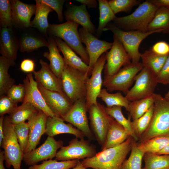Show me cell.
Listing matches in <instances>:
<instances>
[{"instance_id": "1", "label": "cell", "mask_w": 169, "mask_h": 169, "mask_svg": "<svg viewBox=\"0 0 169 169\" xmlns=\"http://www.w3.org/2000/svg\"><path fill=\"white\" fill-rule=\"evenodd\" d=\"M133 139L130 136L119 145L101 150L92 157L83 159L81 163L86 168L120 169L131 150Z\"/></svg>"}, {"instance_id": "2", "label": "cell", "mask_w": 169, "mask_h": 169, "mask_svg": "<svg viewBox=\"0 0 169 169\" xmlns=\"http://www.w3.org/2000/svg\"><path fill=\"white\" fill-rule=\"evenodd\" d=\"M154 110L152 119L139 142L159 136H169V100L154 93Z\"/></svg>"}, {"instance_id": "3", "label": "cell", "mask_w": 169, "mask_h": 169, "mask_svg": "<svg viewBox=\"0 0 169 169\" xmlns=\"http://www.w3.org/2000/svg\"><path fill=\"white\" fill-rule=\"evenodd\" d=\"M158 8L147 0L140 4L131 14L116 17L113 21L116 26L123 30L147 32L149 24Z\"/></svg>"}, {"instance_id": "4", "label": "cell", "mask_w": 169, "mask_h": 169, "mask_svg": "<svg viewBox=\"0 0 169 169\" xmlns=\"http://www.w3.org/2000/svg\"><path fill=\"white\" fill-rule=\"evenodd\" d=\"M79 25L71 20H68L60 24H49L47 31L52 36L63 40L74 51L79 55L83 61L88 65L89 56L80 37L78 31Z\"/></svg>"}, {"instance_id": "5", "label": "cell", "mask_w": 169, "mask_h": 169, "mask_svg": "<svg viewBox=\"0 0 169 169\" xmlns=\"http://www.w3.org/2000/svg\"><path fill=\"white\" fill-rule=\"evenodd\" d=\"M3 138L0 146L3 149L5 164L7 168L21 169L23 153L21 150L14 130V125L8 115L4 116L3 123Z\"/></svg>"}, {"instance_id": "6", "label": "cell", "mask_w": 169, "mask_h": 169, "mask_svg": "<svg viewBox=\"0 0 169 169\" xmlns=\"http://www.w3.org/2000/svg\"><path fill=\"white\" fill-rule=\"evenodd\" d=\"M108 30L112 32L114 36L121 42L130 56L131 62L134 63L139 62L141 54L139 52V48L142 40L153 33L162 32V30L161 29L147 32L125 31L112 24L105 27L103 31Z\"/></svg>"}, {"instance_id": "7", "label": "cell", "mask_w": 169, "mask_h": 169, "mask_svg": "<svg viewBox=\"0 0 169 169\" xmlns=\"http://www.w3.org/2000/svg\"><path fill=\"white\" fill-rule=\"evenodd\" d=\"M85 74L65 64L60 80L64 92L73 104L77 100L86 98V80Z\"/></svg>"}, {"instance_id": "8", "label": "cell", "mask_w": 169, "mask_h": 169, "mask_svg": "<svg viewBox=\"0 0 169 169\" xmlns=\"http://www.w3.org/2000/svg\"><path fill=\"white\" fill-rule=\"evenodd\" d=\"M143 68L141 63L131 62L124 66L116 74L105 75L103 85L107 91H120L126 94L138 73Z\"/></svg>"}, {"instance_id": "9", "label": "cell", "mask_w": 169, "mask_h": 169, "mask_svg": "<svg viewBox=\"0 0 169 169\" xmlns=\"http://www.w3.org/2000/svg\"><path fill=\"white\" fill-rule=\"evenodd\" d=\"M80 139L73 138L68 146H62L57 151L55 159L59 161L79 160L94 156L97 153L94 146L84 138Z\"/></svg>"}, {"instance_id": "10", "label": "cell", "mask_w": 169, "mask_h": 169, "mask_svg": "<svg viewBox=\"0 0 169 169\" xmlns=\"http://www.w3.org/2000/svg\"><path fill=\"white\" fill-rule=\"evenodd\" d=\"M134 81V85L125 96L130 102L153 95L158 84L156 76L145 67L136 75Z\"/></svg>"}, {"instance_id": "11", "label": "cell", "mask_w": 169, "mask_h": 169, "mask_svg": "<svg viewBox=\"0 0 169 169\" xmlns=\"http://www.w3.org/2000/svg\"><path fill=\"white\" fill-rule=\"evenodd\" d=\"M88 111L91 130L102 147L105 144L112 117L107 113L105 107L98 102L92 105Z\"/></svg>"}, {"instance_id": "12", "label": "cell", "mask_w": 169, "mask_h": 169, "mask_svg": "<svg viewBox=\"0 0 169 169\" xmlns=\"http://www.w3.org/2000/svg\"><path fill=\"white\" fill-rule=\"evenodd\" d=\"M79 33L82 42L86 45V50L89 56L87 76L89 77L98 59L103 54L111 48L113 43L98 39L93 34L82 27L79 29Z\"/></svg>"}, {"instance_id": "13", "label": "cell", "mask_w": 169, "mask_h": 169, "mask_svg": "<svg viewBox=\"0 0 169 169\" xmlns=\"http://www.w3.org/2000/svg\"><path fill=\"white\" fill-rule=\"evenodd\" d=\"M63 145L62 140L56 141L54 137L48 136L40 146L24 154L23 160L27 165L30 166L41 161L52 159L55 157L58 150Z\"/></svg>"}, {"instance_id": "14", "label": "cell", "mask_w": 169, "mask_h": 169, "mask_svg": "<svg viewBox=\"0 0 169 169\" xmlns=\"http://www.w3.org/2000/svg\"><path fill=\"white\" fill-rule=\"evenodd\" d=\"M106 61L105 54H103L95 64L91 76L86 80V103L88 110L93 105L97 103V98L102 89L103 81L102 71Z\"/></svg>"}, {"instance_id": "15", "label": "cell", "mask_w": 169, "mask_h": 169, "mask_svg": "<svg viewBox=\"0 0 169 169\" xmlns=\"http://www.w3.org/2000/svg\"><path fill=\"white\" fill-rule=\"evenodd\" d=\"M110 50L105 53L107 63L105 66V75L117 73L122 66L131 63V59L121 42L115 36Z\"/></svg>"}, {"instance_id": "16", "label": "cell", "mask_w": 169, "mask_h": 169, "mask_svg": "<svg viewBox=\"0 0 169 169\" xmlns=\"http://www.w3.org/2000/svg\"><path fill=\"white\" fill-rule=\"evenodd\" d=\"M86 98L79 99L74 102L69 112L63 118L81 131L88 139H94L88 123Z\"/></svg>"}, {"instance_id": "17", "label": "cell", "mask_w": 169, "mask_h": 169, "mask_svg": "<svg viewBox=\"0 0 169 169\" xmlns=\"http://www.w3.org/2000/svg\"><path fill=\"white\" fill-rule=\"evenodd\" d=\"M33 73H28L23 80L25 94L23 102H29L48 116H57L49 108L39 91L37 82L34 79Z\"/></svg>"}, {"instance_id": "18", "label": "cell", "mask_w": 169, "mask_h": 169, "mask_svg": "<svg viewBox=\"0 0 169 169\" xmlns=\"http://www.w3.org/2000/svg\"><path fill=\"white\" fill-rule=\"evenodd\" d=\"M38 88L47 105L57 116L63 118L71 109L73 104L65 95L47 90L38 83Z\"/></svg>"}, {"instance_id": "19", "label": "cell", "mask_w": 169, "mask_h": 169, "mask_svg": "<svg viewBox=\"0 0 169 169\" xmlns=\"http://www.w3.org/2000/svg\"><path fill=\"white\" fill-rule=\"evenodd\" d=\"M47 117L44 112L39 110L37 113L28 120L27 122L29 129V138L24 154L35 149L42 136L45 133Z\"/></svg>"}, {"instance_id": "20", "label": "cell", "mask_w": 169, "mask_h": 169, "mask_svg": "<svg viewBox=\"0 0 169 169\" xmlns=\"http://www.w3.org/2000/svg\"><path fill=\"white\" fill-rule=\"evenodd\" d=\"M10 3L13 24L22 28L30 27L31 18L36 12V5L18 0H10Z\"/></svg>"}, {"instance_id": "21", "label": "cell", "mask_w": 169, "mask_h": 169, "mask_svg": "<svg viewBox=\"0 0 169 169\" xmlns=\"http://www.w3.org/2000/svg\"><path fill=\"white\" fill-rule=\"evenodd\" d=\"M39 63L41 66L40 69L33 72L35 80L47 90L56 91L65 95L61 80L52 71L49 65L42 59H40Z\"/></svg>"}, {"instance_id": "22", "label": "cell", "mask_w": 169, "mask_h": 169, "mask_svg": "<svg viewBox=\"0 0 169 169\" xmlns=\"http://www.w3.org/2000/svg\"><path fill=\"white\" fill-rule=\"evenodd\" d=\"M19 49V41L12 27H1L0 37V53L1 56L15 61Z\"/></svg>"}, {"instance_id": "23", "label": "cell", "mask_w": 169, "mask_h": 169, "mask_svg": "<svg viewBox=\"0 0 169 169\" xmlns=\"http://www.w3.org/2000/svg\"><path fill=\"white\" fill-rule=\"evenodd\" d=\"M65 18L67 21L71 20L94 34L96 30L90 19V16L86 8V5L79 6L70 4L65 12Z\"/></svg>"}, {"instance_id": "24", "label": "cell", "mask_w": 169, "mask_h": 169, "mask_svg": "<svg viewBox=\"0 0 169 169\" xmlns=\"http://www.w3.org/2000/svg\"><path fill=\"white\" fill-rule=\"evenodd\" d=\"M62 118L57 116H48L45 134L52 137L62 134H69L78 138H84L85 136L81 131L70 123L66 124Z\"/></svg>"}, {"instance_id": "25", "label": "cell", "mask_w": 169, "mask_h": 169, "mask_svg": "<svg viewBox=\"0 0 169 169\" xmlns=\"http://www.w3.org/2000/svg\"><path fill=\"white\" fill-rule=\"evenodd\" d=\"M131 136L129 132L112 117L110 121L106 140L101 150L117 146Z\"/></svg>"}, {"instance_id": "26", "label": "cell", "mask_w": 169, "mask_h": 169, "mask_svg": "<svg viewBox=\"0 0 169 169\" xmlns=\"http://www.w3.org/2000/svg\"><path fill=\"white\" fill-rule=\"evenodd\" d=\"M58 47L62 53L65 64L84 73L87 78L89 67L72 49L60 38L54 37Z\"/></svg>"}, {"instance_id": "27", "label": "cell", "mask_w": 169, "mask_h": 169, "mask_svg": "<svg viewBox=\"0 0 169 169\" xmlns=\"http://www.w3.org/2000/svg\"><path fill=\"white\" fill-rule=\"evenodd\" d=\"M47 41L49 52H44L43 56L49 61L50 69L60 80L65 64L64 59L60 55L59 50L54 38L50 37Z\"/></svg>"}, {"instance_id": "28", "label": "cell", "mask_w": 169, "mask_h": 169, "mask_svg": "<svg viewBox=\"0 0 169 169\" xmlns=\"http://www.w3.org/2000/svg\"><path fill=\"white\" fill-rule=\"evenodd\" d=\"M35 2V15L31 22L30 27L36 28L42 33L46 34L49 25L48 21V16L53 10L41 0H36Z\"/></svg>"}, {"instance_id": "29", "label": "cell", "mask_w": 169, "mask_h": 169, "mask_svg": "<svg viewBox=\"0 0 169 169\" xmlns=\"http://www.w3.org/2000/svg\"><path fill=\"white\" fill-rule=\"evenodd\" d=\"M169 55H159L151 49L145 51L141 54V58L143 67L148 69L156 76L161 70Z\"/></svg>"}, {"instance_id": "30", "label": "cell", "mask_w": 169, "mask_h": 169, "mask_svg": "<svg viewBox=\"0 0 169 169\" xmlns=\"http://www.w3.org/2000/svg\"><path fill=\"white\" fill-rule=\"evenodd\" d=\"M15 61L2 56L0 57V96L6 95L15 81L8 73L9 68L14 66Z\"/></svg>"}, {"instance_id": "31", "label": "cell", "mask_w": 169, "mask_h": 169, "mask_svg": "<svg viewBox=\"0 0 169 169\" xmlns=\"http://www.w3.org/2000/svg\"><path fill=\"white\" fill-rule=\"evenodd\" d=\"M39 110L29 102H22L21 105L17 106L8 116L10 122L16 125L30 119L37 113Z\"/></svg>"}, {"instance_id": "32", "label": "cell", "mask_w": 169, "mask_h": 169, "mask_svg": "<svg viewBox=\"0 0 169 169\" xmlns=\"http://www.w3.org/2000/svg\"><path fill=\"white\" fill-rule=\"evenodd\" d=\"M169 145V136H159L137 143L139 149L145 153L157 154Z\"/></svg>"}, {"instance_id": "33", "label": "cell", "mask_w": 169, "mask_h": 169, "mask_svg": "<svg viewBox=\"0 0 169 169\" xmlns=\"http://www.w3.org/2000/svg\"><path fill=\"white\" fill-rule=\"evenodd\" d=\"M159 29L169 34V10L163 7L158 8L148 27V31Z\"/></svg>"}, {"instance_id": "34", "label": "cell", "mask_w": 169, "mask_h": 169, "mask_svg": "<svg viewBox=\"0 0 169 169\" xmlns=\"http://www.w3.org/2000/svg\"><path fill=\"white\" fill-rule=\"evenodd\" d=\"M153 94L150 96L130 102L128 111L129 116L133 120L141 117L154 104Z\"/></svg>"}, {"instance_id": "35", "label": "cell", "mask_w": 169, "mask_h": 169, "mask_svg": "<svg viewBox=\"0 0 169 169\" xmlns=\"http://www.w3.org/2000/svg\"><path fill=\"white\" fill-rule=\"evenodd\" d=\"M98 98H100L106 104V107L121 106L128 111L130 101L120 92L115 93H109L105 88L102 89Z\"/></svg>"}, {"instance_id": "36", "label": "cell", "mask_w": 169, "mask_h": 169, "mask_svg": "<svg viewBox=\"0 0 169 169\" xmlns=\"http://www.w3.org/2000/svg\"><path fill=\"white\" fill-rule=\"evenodd\" d=\"M19 49L21 52H29L39 48L47 47L48 42L43 38L26 34L23 35L19 41Z\"/></svg>"}, {"instance_id": "37", "label": "cell", "mask_w": 169, "mask_h": 169, "mask_svg": "<svg viewBox=\"0 0 169 169\" xmlns=\"http://www.w3.org/2000/svg\"><path fill=\"white\" fill-rule=\"evenodd\" d=\"M143 159L145 166L142 169H169V155L146 153Z\"/></svg>"}, {"instance_id": "38", "label": "cell", "mask_w": 169, "mask_h": 169, "mask_svg": "<svg viewBox=\"0 0 169 169\" xmlns=\"http://www.w3.org/2000/svg\"><path fill=\"white\" fill-rule=\"evenodd\" d=\"M100 10L99 21L98 28L96 30V37H100L104 29L110 21L113 20L116 17L111 9L108 1L99 0Z\"/></svg>"}, {"instance_id": "39", "label": "cell", "mask_w": 169, "mask_h": 169, "mask_svg": "<svg viewBox=\"0 0 169 169\" xmlns=\"http://www.w3.org/2000/svg\"><path fill=\"white\" fill-rule=\"evenodd\" d=\"M131 151L130 156L124 161L120 169H142V161L145 153L139 149L137 143L133 138Z\"/></svg>"}, {"instance_id": "40", "label": "cell", "mask_w": 169, "mask_h": 169, "mask_svg": "<svg viewBox=\"0 0 169 169\" xmlns=\"http://www.w3.org/2000/svg\"><path fill=\"white\" fill-rule=\"evenodd\" d=\"M122 106H117L110 107H106L105 109L107 113L126 129L129 132L131 136L137 141L139 139L132 129L131 118L129 116L128 119L125 117L122 112Z\"/></svg>"}, {"instance_id": "41", "label": "cell", "mask_w": 169, "mask_h": 169, "mask_svg": "<svg viewBox=\"0 0 169 169\" xmlns=\"http://www.w3.org/2000/svg\"><path fill=\"white\" fill-rule=\"evenodd\" d=\"M154 104L142 116L131 121L132 129L139 140L151 122L154 110Z\"/></svg>"}, {"instance_id": "42", "label": "cell", "mask_w": 169, "mask_h": 169, "mask_svg": "<svg viewBox=\"0 0 169 169\" xmlns=\"http://www.w3.org/2000/svg\"><path fill=\"white\" fill-rule=\"evenodd\" d=\"M79 160L66 161L50 159L43 161L39 164L29 166L28 169H71L77 164Z\"/></svg>"}, {"instance_id": "43", "label": "cell", "mask_w": 169, "mask_h": 169, "mask_svg": "<svg viewBox=\"0 0 169 169\" xmlns=\"http://www.w3.org/2000/svg\"><path fill=\"white\" fill-rule=\"evenodd\" d=\"M0 22L1 27H12L10 0H0Z\"/></svg>"}, {"instance_id": "44", "label": "cell", "mask_w": 169, "mask_h": 169, "mask_svg": "<svg viewBox=\"0 0 169 169\" xmlns=\"http://www.w3.org/2000/svg\"><path fill=\"white\" fill-rule=\"evenodd\" d=\"M15 132L23 153L28 145L29 134V127L28 122H23L14 125Z\"/></svg>"}, {"instance_id": "45", "label": "cell", "mask_w": 169, "mask_h": 169, "mask_svg": "<svg viewBox=\"0 0 169 169\" xmlns=\"http://www.w3.org/2000/svg\"><path fill=\"white\" fill-rule=\"evenodd\" d=\"M108 2L115 14L121 12L128 11L139 3L136 0H112Z\"/></svg>"}, {"instance_id": "46", "label": "cell", "mask_w": 169, "mask_h": 169, "mask_svg": "<svg viewBox=\"0 0 169 169\" xmlns=\"http://www.w3.org/2000/svg\"><path fill=\"white\" fill-rule=\"evenodd\" d=\"M25 94L23 84L13 85L9 89L6 95L13 102L18 103L23 101Z\"/></svg>"}, {"instance_id": "47", "label": "cell", "mask_w": 169, "mask_h": 169, "mask_svg": "<svg viewBox=\"0 0 169 169\" xmlns=\"http://www.w3.org/2000/svg\"><path fill=\"white\" fill-rule=\"evenodd\" d=\"M18 104L12 100L7 95L0 96V116L6 114H9L18 106Z\"/></svg>"}, {"instance_id": "48", "label": "cell", "mask_w": 169, "mask_h": 169, "mask_svg": "<svg viewBox=\"0 0 169 169\" xmlns=\"http://www.w3.org/2000/svg\"><path fill=\"white\" fill-rule=\"evenodd\" d=\"M41 1L49 6L57 13L59 22L63 19V6L65 0H41Z\"/></svg>"}, {"instance_id": "49", "label": "cell", "mask_w": 169, "mask_h": 169, "mask_svg": "<svg viewBox=\"0 0 169 169\" xmlns=\"http://www.w3.org/2000/svg\"><path fill=\"white\" fill-rule=\"evenodd\" d=\"M158 83L169 84V55L159 74L156 76Z\"/></svg>"}, {"instance_id": "50", "label": "cell", "mask_w": 169, "mask_h": 169, "mask_svg": "<svg viewBox=\"0 0 169 169\" xmlns=\"http://www.w3.org/2000/svg\"><path fill=\"white\" fill-rule=\"evenodd\" d=\"M151 50L158 55L168 56L169 55V44L165 41H159L152 46Z\"/></svg>"}, {"instance_id": "51", "label": "cell", "mask_w": 169, "mask_h": 169, "mask_svg": "<svg viewBox=\"0 0 169 169\" xmlns=\"http://www.w3.org/2000/svg\"><path fill=\"white\" fill-rule=\"evenodd\" d=\"M35 64L32 59H23L20 64V69L26 73H33L34 70Z\"/></svg>"}, {"instance_id": "52", "label": "cell", "mask_w": 169, "mask_h": 169, "mask_svg": "<svg viewBox=\"0 0 169 169\" xmlns=\"http://www.w3.org/2000/svg\"><path fill=\"white\" fill-rule=\"evenodd\" d=\"M149 1L158 7H163L169 10V0H150Z\"/></svg>"}, {"instance_id": "53", "label": "cell", "mask_w": 169, "mask_h": 169, "mask_svg": "<svg viewBox=\"0 0 169 169\" xmlns=\"http://www.w3.org/2000/svg\"><path fill=\"white\" fill-rule=\"evenodd\" d=\"M82 4H84L89 8H95L97 5V1L95 0H76Z\"/></svg>"}, {"instance_id": "54", "label": "cell", "mask_w": 169, "mask_h": 169, "mask_svg": "<svg viewBox=\"0 0 169 169\" xmlns=\"http://www.w3.org/2000/svg\"><path fill=\"white\" fill-rule=\"evenodd\" d=\"M4 116H0V144H1L3 138V123Z\"/></svg>"}, {"instance_id": "55", "label": "cell", "mask_w": 169, "mask_h": 169, "mask_svg": "<svg viewBox=\"0 0 169 169\" xmlns=\"http://www.w3.org/2000/svg\"><path fill=\"white\" fill-rule=\"evenodd\" d=\"M5 161L4 152L0 151V169H5L4 165V161Z\"/></svg>"}, {"instance_id": "56", "label": "cell", "mask_w": 169, "mask_h": 169, "mask_svg": "<svg viewBox=\"0 0 169 169\" xmlns=\"http://www.w3.org/2000/svg\"><path fill=\"white\" fill-rule=\"evenodd\" d=\"M156 154L159 155L166 154L169 155V145Z\"/></svg>"}, {"instance_id": "57", "label": "cell", "mask_w": 169, "mask_h": 169, "mask_svg": "<svg viewBox=\"0 0 169 169\" xmlns=\"http://www.w3.org/2000/svg\"><path fill=\"white\" fill-rule=\"evenodd\" d=\"M71 169H86L82 164L81 162L79 160L77 165Z\"/></svg>"}, {"instance_id": "58", "label": "cell", "mask_w": 169, "mask_h": 169, "mask_svg": "<svg viewBox=\"0 0 169 169\" xmlns=\"http://www.w3.org/2000/svg\"><path fill=\"white\" fill-rule=\"evenodd\" d=\"M164 97L166 99L169 100V89L167 92L165 94Z\"/></svg>"}]
</instances>
